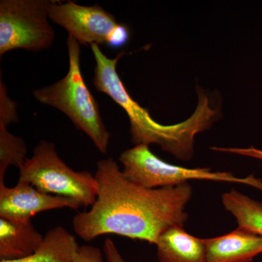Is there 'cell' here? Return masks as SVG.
I'll return each instance as SVG.
<instances>
[{"instance_id": "obj_8", "label": "cell", "mask_w": 262, "mask_h": 262, "mask_svg": "<svg viewBox=\"0 0 262 262\" xmlns=\"http://www.w3.org/2000/svg\"><path fill=\"white\" fill-rule=\"evenodd\" d=\"M80 207L74 200L43 193L27 182L18 181L13 187L0 184V218L5 220L28 222L41 212L66 208L77 210Z\"/></svg>"}, {"instance_id": "obj_17", "label": "cell", "mask_w": 262, "mask_h": 262, "mask_svg": "<svg viewBox=\"0 0 262 262\" xmlns=\"http://www.w3.org/2000/svg\"><path fill=\"white\" fill-rule=\"evenodd\" d=\"M103 251L106 258V262H126L122 258V255L117 249L116 245L112 239H105Z\"/></svg>"}, {"instance_id": "obj_13", "label": "cell", "mask_w": 262, "mask_h": 262, "mask_svg": "<svg viewBox=\"0 0 262 262\" xmlns=\"http://www.w3.org/2000/svg\"><path fill=\"white\" fill-rule=\"evenodd\" d=\"M225 209L235 217L239 227L262 236V203L241 194L235 189L222 195Z\"/></svg>"}, {"instance_id": "obj_11", "label": "cell", "mask_w": 262, "mask_h": 262, "mask_svg": "<svg viewBox=\"0 0 262 262\" xmlns=\"http://www.w3.org/2000/svg\"><path fill=\"white\" fill-rule=\"evenodd\" d=\"M160 262H208L205 239L173 227L160 235L156 244Z\"/></svg>"}, {"instance_id": "obj_12", "label": "cell", "mask_w": 262, "mask_h": 262, "mask_svg": "<svg viewBox=\"0 0 262 262\" xmlns=\"http://www.w3.org/2000/svg\"><path fill=\"white\" fill-rule=\"evenodd\" d=\"M75 236L62 227L48 231L33 254L20 259L0 262H71L79 248Z\"/></svg>"}, {"instance_id": "obj_9", "label": "cell", "mask_w": 262, "mask_h": 262, "mask_svg": "<svg viewBox=\"0 0 262 262\" xmlns=\"http://www.w3.org/2000/svg\"><path fill=\"white\" fill-rule=\"evenodd\" d=\"M205 241L208 262H251L262 253V236L244 227Z\"/></svg>"}, {"instance_id": "obj_15", "label": "cell", "mask_w": 262, "mask_h": 262, "mask_svg": "<svg viewBox=\"0 0 262 262\" xmlns=\"http://www.w3.org/2000/svg\"><path fill=\"white\" fill-rule=\"evenodd\" d=\"M18 121L16 103L10 99L4 83L0 80V122L8 127L12 122Z\"/></svg>"}, {"instance_id": "obj_18", "label": "cell", "mask_w": 262, "mask_h": 262, "mask_svg": "<svg viewBox=\"0 0 262 262\" xmlns=\"http://www.w3.org/2000/svg\"><path fill=\"white\" fill-rule=\"evenodd\" d=\"M213 151H222V152L232 153L243 156L251 157L256 159L262 160V150L256 149L254 147L246 148V149H241V148H211Z\"/></svg>"}, {"instance_id": "obj_14", "label": "cell", "mask_w": 262, "mask_h": 262, "mask_svg": "<svg viewBox=\"0 0 262 262\" xmlns=\"http://www.w3.org/2000/svg\"><path fill=\"white\" fill-rule=\"evenodd\" d=\"M27 146L21 138L10 134L8 127L0 122V184H5V175L8 167L20 169L27 158Z\"/></svg>"}, {"instance_id": "obj_16", "label": "cell", "mask_w": 262, "mask_h": 262, "mask_svg": "<svg viewBox=\"0 0 262 262\" xmlns=\"http://www.w3.org/2000/svg\"><path fill=\"white\" fill-rule=\"evenodd\" d=\"M71 262H103L102 252L99 248L89 245L79 246Z\"/></svg>"}, {"instance_id": "obj_2", "label": "cell", "mask_w": 262, "mask_h": 262, "mask_svg": "<svg viewBox=\"0 0 262 262\" xmlns=\"http://www.w3.org/2000/svg\"><path fill=\"white\" fill-rule=\"evenodd\" d=\"M91 47L96 61L95 88L113 98L127 114L134 143L136 145L158 144L179 159H190L194 136L211 127L218 112L210 106L206 95L199 94L195 111L185 121L177 125H161L155 121L146 108L131 98L117 74V63L125 52L119 53L115 58H110L103 54L98 45H91Z\"/></svg>"}, {"instance_id": "obj_1", "label": "cell", "mask_w": 262, "mask_h": 262, "mask_svg": "<svg viewBox=\"0 0 262 262\" xmlns=\"http://www.w3.org/2000/svg\"><path fill=\"white\" fill-rule=\"evenodd\" d=\"M95 177L96 202L72 221L75 233L84 241L115 234L156 245L167 229L184 227L187 222L185 208L192 193L189 183L158 189L141 187L128 180L111 158L98 162Z\"/></svg>"}, {"instance_id": "obj_7", "label": "cell", "mask_w": 262, "mask_h": 262, "mask_svg": "<svg viewBox=\"0 0 262 262\" xmlns=\"http://www.w3.org/2000/svg\"><path fill=\"white\" fill-rule=\"evenodd\" d=\"M49 18L80 45L106 44L117 48L126 44L130 37L126 26L119 24L113 15L98 5L83 6L74 2L51 1Z\"/></svg>"}, {"instance_id": "obj_5", "label": "cell", "mask_w": 262, "mask_h": 262, "mask_svg": "<svg viewBox=\"0 0 262 262\" xmlns=\"http://www.w3.org/2000/svg\"><path fill=\"white\" fill-rule=\"evenodd\" d=\"M122 173L130 182L149 189L176 187L189 180L237 182L262 189V183L253 176L241 179L227 172L213 173L209 168H187L165 163L149 149L138 144L120 155Z\"/></svg>"}, {"instance_id": "obj_3", "label": "cell", "mask_w": 262, "mask_h": 262, "mask_svg": "<svg viewBox=\"0 0 262 262\" xmlns=\"http://www.w3.org/2000/svg\"><path fill=\"white\" fill-rule=\"evenodd\" d=\"M68 73L56 83L34 91V98L43 104L64 113L79 130L84 133L101 153L106 154L110 134L100 114L97 101L90 92L80 69V43L69 35Z\"/></svg>"}, {"instance_id": "obj_4", "label": "cell", "mask_w": 262, "mask_h": 262, "mask_svg": "<svg viewBox=\"0 0 262 262\" xmlns=\"http://www.w3.org/2000/svg\"><path fill=\"white\" fill-rule=\"evenodd\" d=\"M18 181L43 193L70 198L81 206H92L98 196L95 175L71 168L60 158L56 145L46 140L38 143L32 156L19 169Z\"/></svg>"}, {"instance_id": "obj_6", "label": "cell", "mask_w": 262, "mask_h": 262, "mask_svg": "<svg viewBox=\"0 0 262 262\" xmlns=\"http://www.w3.org/2000/svg\"><path fill=\"white\" fill-rule=\"evenodd\" d=\"M49 0L0 1V56L17 49L51 48L56 34L49 23Z\"/></svg>"}, {"instance_id": "obj_10", "label": "cell", "mask_w": 262, "mask_h": 262, "mask_svg": "<svg viewBox=\"0 0 262 262\" xmlns=\"http://www.w3.org/2000/svg\"><path fill=\"white\" fill-rule=\"evenodd\" d=\"M44 237L32 222H16L0 218V259L12 261L33 254Z\"/></svg>"}]
</instances>
